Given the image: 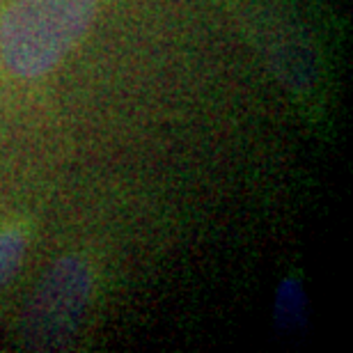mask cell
<instances>
[{"label": "cell", "instance_id": "4", "mask_svg": "<svg viewBox=\"0 0 353 353\" xmlns=\"http://www.w3.org/2000/svg\"><path fill=\"white\" fill-rule=\"evenodd\" d=\"M26 255V239L17 232L0 234V287L19 271Z\"/></svg>", "mask_w": 353, "mask_h": 353}, {"label": "cell", "instance_id": "1", "mask_svg": "<svg viewBox=\"0 0 353 353\" xmlns=\"http://www.w3.org/2000/svg\"><path fill=\"white\" fill-rule=\"evenodd\" d=\"M97 0H17L0 23V55L19 79H37L85 37Z\"/></svg>", "mask_w": 353, "mask_h": 353}, {"label": "cell", "instance_id": "3", "mask_svg": "<svg viewBox=\"0 0 353 353\" xmlns=\"http://www.w3.org/2000/svg\"><path fill=\"white\" fill-rule=\"evenodd\" d=\"M275 305H278L275 316H278L280 326H296V323L303 321V305H305V299H303L301 287L296 285L294 280L282 282Z\"/></svg>", "mask_w": 353, "mask_h": 353}, {"label": "cell", "instance_id": "2", "mask_svg": "<svg viewBox=\"0 0 353 353\" xmlns=\"http://www.w3.org/2000/svg\"><path fill=\"white\" fill-rule=\"evenodd\" d=\"M92 294V273L79 257H62L39 282L21 319V337L34 351L58 349L72 340Z\"/></svg>", "mask_w": 353, "mask_h": 353}]
</instances>
